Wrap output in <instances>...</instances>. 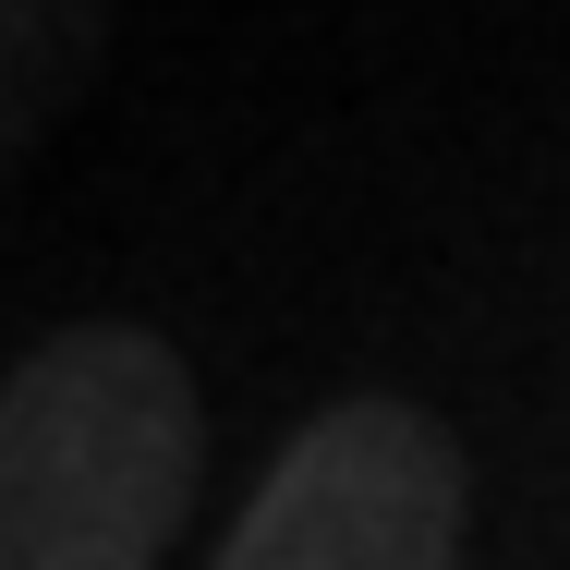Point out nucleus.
I'll return each instance as SVG.
<instances>
[{"instance_id":"7ed1b4c3","label":"nucleus","mask_w":570,"mask_h":570,"mask_svg":"<svg viewBox=\"0 0 570 570\" xmlns=\"http://www.w3.org/2000/svg\"><path fill=\"white\" fill-rule=\"evenodd\" d=\"M110 61V0H0V170H24L86 110Z\"/></svg>"},{"instance_id":"f257e3e1","label":"nucleus","mask_w":570,"mask_h":570,"mask_svg":"<svg viewBox=\"0 0 570 570\" xmlns=\"http://www.w3.org/2000/svg\"><path fill=\"white\" fill-rule=\"evenodd\" d=\"M207 473L195 364L86 316L0 376V570H158Z\"/></svg>"},{"instance_id":"f03ea898","label":"nucleus","mask_w":570,"mask_h":570,"mask_svg":"<svg viewBox=\"0 0 570 570\" xmlns=\"http://www.w3.org/2000/svg\"><path fill=\"white\" fill-rule=\"evenodd\" d=\"M461 473L450 425L425 401H328L292 450L255 473L243 522L219 534V570H461Z\"/></svg>"}]
</instances>
